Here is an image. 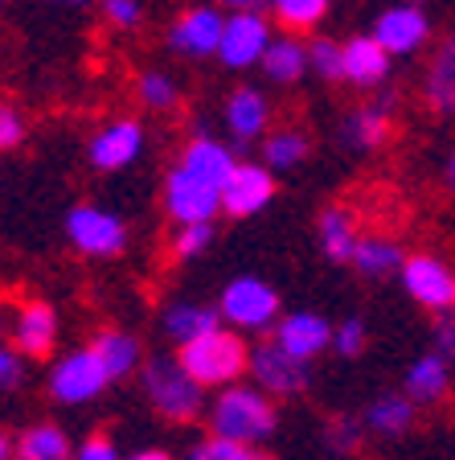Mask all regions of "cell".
I'll return each instance as SVG.
<instances>
[{"mask_svg":"<svg viewBox=\"0 0 455 460\" xmlns=\"http://www.w3.org/2000/svg\"><path fill=\"white\" fill-rule=\"evenodd\" d=\"M279 428V407L255 383L222 386L209 402V436H226L238 444H267Z\"/></svg>","mask_w":455,"mask_h":460,"instance_id":"obj_1","label":"cell"},{"mask_svg":"<svg viewBox=\"0 0 455 460\" xmlns=\"http://www.w3.org/2000/svg\"><path fill=\"white\" fill-rule=\"evenodd\" d=\"M177 358L206 391L209 386H214V391L234 386V383H242V374H250L247 337L238 333V329H222V325L193 337L189 345H177Z\"/></svg>","mask_w":455,"mask_h":460,"instance_id":"obj_2","label":"cell"},{"mask_svg":"<svg viewBox=\"0 0 455 460\" xmlns=\"http://www.w3.org/2000/svg\"><path fill=\"white\" fill-rule=\"evenodd\" d=\"M140 391L169 423H193L206 411V386L180 366V358H148L140 366Z\"/></svg>","mask_w":455,"mask_h":460,"instance_id":"obj_3","label":"cell"},{"mask_svg":"<svg viewBox=\"0 0 455 460\" xmlns=\"http://www.w3.org/2000/svg\"><path fill=\"white\" fill-rule=\"evenodd\" d=\"M218 313L238 333H276L279 316H284V305H279V292L267 284V279L238 276L222 288Z\"/></svg>","mask_w":455,"mask_h":460,"instance_id":"obj_4","label":"cell"},{"mask_svg":"<svg viewBox=\"0 0 455 460\" xmlns=\"http://www.w3.org/2000/svg\"><path fill=\"white\" fill-rule=\"evenodd\" d=\"M66 239L78 255L86 259H119L132 243V230L107 206H95V201H83L66 214Z\"/></svg>","mask_w":455,"mask_h":460,"instance_id":"obj_5","label":"cell"},{"mask_svg":"<svg viewBox=\"0 0 455 460\" xmlns=\"http://www.w3.org/2000/svg\"><path fill=\"white\" fill-rule=\"evenodd\" d=\"M107 386H111V374H107V366L99 362V354L91 345L62 354L49 366V378H46L49 399L62 402V407H86V402L103 399Z\"/></svg>","mask_w":455,"mask_h":460,"instance_id":"obj_6","label":"cell"},{"mask_svg":"<svg viewBox=\"0 0 455 460\" xmlns=\"http://www.w3.org/2000/svg\"><path fill=\"white\" fill-rule=\"evenodd\" d=\"M398 279L418 308H427V313H455V268L443 255H431V251L407 255Z\"/></svg>","mask_w":455,"mask_h":460,"instance_id":"obj_7","label":"cell"},{"mask_svg":"<svg viewBox=\"0 0 455 460\" xmlns=\"http://www.w3.org/2000/svg\"><path fill=\"white\" fill-rule=\"evenodd\" d=\"M164 214L172 218V226L214 222L222 214V190L193 177L185 164H172L164 172Z\"/></svg>","mask_w":455,"mask_h":460,"instance_id":"obj_8","label":"cell"},{"mask_svg":"<svg viewBox=\"0 0 455 460\" xmlns=\"http://www.w3.org/2000/svg\"><path fill=\"white\" fill-rule=\"evenodd\" d=\"M250 378L258 391H267L271 399H300L312 383V362H300L271 337V341L250 349Z\"/></svg>","mask_w":455,"mask_h":460,"instance_id":"obj_9","label":"cell"},{"mask_svg":"<svg viewBox=\"0 0 455 460\" xmlns=\"http://www.w3.org/2000/svg\"><path fill=\"white\" fill-rule=\"evenodd\" d=\"M222 33H226V13L218 4H193L169 25V49L185 62H201V58H218Z\"/></svg>","mask_w":455,"mask_h":460,"instance_id":"obj_10","label":"cell"},{"mask_svg":"<svg viewBox=\"0 0 455 460\" xmlns=\"http://www.w3.org/2000/svg\"><path fill=\"white\" fill-rule=\"evenodd\" d=\"M144 144H148V132H144L140 119L119 115V119H107V124L91 136L86 161H91L95 172H124L144 156Z\"/></svg>","mask_w":455,"mask_h":460,"instance_id":"obj_11","label":"cell"},{"mask_svg":"<svg viewBox=\"0 0 455 460\" xmlns=\"http://www.w3.org/2000/svg\"><path fill=\"white\" fill-rule=\"evenodd\" d=\"M271 21L263 17V9L247 13H226V33H222L218 62L226 70H250L263 62L267 46H271Z\"/></svg>","mask_w":455,"mask_h":460,"instance_id":"obj_12","label":"cell"},{"mask_svg":"<svg viewBox=\"0 0 455 460\" xmlns=\"http://www.w3.org/2000/svg\"><path fill=\"white\" fill-rule=\"evenodd\" d=\"M276 201V172L258 161H238L222 190V214L230 218H255Z\"/></svg>","mask_w":455,"mask_h":460,"instance_id":"obj_13","label":"cell"},{"mask_svg":"<svg viewBox=\"0 0 455 460\" xmlns=\"http://www.w3.org/2000/svg\"><path fill=\"white\" fill-rule=\"evenodd\" d=\"M370 33L389 49V58H407V54H418L431 41V17L423 4L407 0V4H394V9L381 13Z\"/></svg>","mask_w":455,"mask_h":460,"instance_id":"obj_14","label":"cell"},{"mask_svg":"<svg viewBox=\"0 0 455 460\" xmlns=\"http://www.w3.org/2000/svg\"><path fill=\"white\" fill-rule=\"evenodd\" d=\"M57 308L49 300H25V305L13 313V345H17L25 358H49L57 345Z\"/></svg>","mask_w":455,"mask_h":460,"instance_id":"obj_15","label":"cell"},{"mask_svg":"<svg viewBox=\"0 0 455 460\" xmlns=\"http://www.w3.org/2000/svg\"><path fill=\"white\" fill-rule=\"evenodd\" d=\"M389 62H394L389 49L373 33H357L341 46V83L357 86V91H373L389 78Z\"/></svg>","mask_w":455,"mask_h":460,"instance_id":"obj_16","label":"cell"},{"mask_svg":"<svg viewBox=\"0 0 455 460\" xmlns=\"http://www.w3.org/2000/svg\"><path fill=\"white\" fill-rule=\"evenodd\" d=\"M222 119H226V132L234 144H255L271 128V103L258 86H238V91H230Z\"/></svg>","mask_w":455,"mask_h":460,"instance_id":"obj_17","label":"cell"},{"mask_svg":"<svg viewBox=\"0 0 455 460\" xmlns=\"http://www.w3.org/2000/svg\"><path fill=\"white\" fill-rule=\"evenodd\" d=\"M177 164H185L193 177H201V181L226 190V181H230V172H234L238 156H234V148H230V144L214 140L206 128H197V136H189V144L180 148Z\"/></svg>","mask_w":455,"mask_h":460,"instance_id":"obj_18","label":"cell"},{"mask_svg":"<svg viewBox=\"0 0 455 460\" xmlns=\"http://www.w3.org/2000/svg\"><path fill=\"white\" fill-rule=\"evenodd\" d=\"M418 420V402L410 399L407 391H386L361 411V423H365V436L373 440H402L410 436Z\"/></svg>","mask_w":455,"mask_h":460,"instance_id":"obj_19","label":"cell"},{"mask_svg":"<svg viewBox=\"0 0 455 460\" xmlns=\"http://www.w3.org/2000/svg\"><path fill=\"white\" fill-rule=\"evenodd\" d=\"M276 341L284 345L292 358L312 362V358H320L324 349H332V325L320 313H287V316H279Z\"/></svg>","mask_w":455,"mask_h":460,"instance_id":"obj_20","label":"cell"},{"mask_svg":"<svg viewBox=\"0 0 455 460\" xmlns=\"http://www.w3.org/2000/svg\"><path fill=\"white\" fill-rule=\"evenodd\" d=\"M423 99L435 115L455 119V33H447L431 54V66L423 75Z\"/></svg>","mask_w":455,"mask_h":460,"instance_id":"obj_21","label":"cell"},{"mask_svg":"<svg viewBox=\"0 0 455 460\" xmlns=\"http://www.w3.org/2000/svg\"><path fill=\"white\" fill-rule=\"evenodd\" d=\"M91 349L99 354V362L107 366V374H111V383H119V378H132V374H140L144 366V345L136 333H127V329H99L95 337H91Z\"/></svg>","mask_w":455,"mask_h":460,"instance_id":"obj_22","label":"cell"},{"mask_svg":"<svg viewBox=\"0 0 455 460\" xmlns=\"http://www.w3.org/2000/svg\"><path fill=\"white\" fill-rule=\"evenodd\" d=\"M394 124H389V107L386 103H361L353 107L341 119V144L353 148V153H373L389 140Z\"/></svg>","mask_w":455,"mask_h":460,"instance_id":"obj_23","label":"cell"},{"mask_svg":"<svg viewBox=\"0 0 455 460\" xmlns=\"http://www.w3.org/2000/svg\"><path fill=\"white\" fill-rule=\"evenodd\" d=\"M402 391L418 402V407H431V402H443L451 391V362L443 354H423L407 366V378H402Z\"/></svg>","mask_w":455,"mask_h":460,"instance_id":"obj_24","label":"cell"},{"mask_svg":"<svg viewBox=\"0 0 455 460\" xmlns=\"http://www.w3.org/2000/svg\"><path fill=\"white\" fill-rule=\"evenodd\" d=\"M316 239H320V251L332 263H353V251L361 243L357 214L349 206H324L320 218H316Z\"/></svg>","mask_w":455,"mask_h":460,"instance_id":"obj_25","label":"cell"},{"mask_svg":"<svg viewBox=\"0 0 455 460\" xmlns=\"http://www.w3.org/2000/svg\"><path fill=\"white\" fill-rule=\"evenodd\" d=\"M258 66H263L267 83L295 86L303 75H312V66H308V41H300L295 33H276Z\"/></svg>","mask_w":455,"mask_h":460,"instance_id":"obj_26","label":"cell"},{"mask_svg":"<svg viewBox=\"0 0 455 460\" xmlns=\"http://www.w3.org/2000/svg\"><path fill=\"white\" fill-rule=\"evenodd\" d=\"M402 263H407V251L394 239H386V234H361L349 268H357V276H365V279H389L402 271Z\"/></svg>","mask_w":455,"mask_h":460,"instance_id":"obj_27","label":"cell"},{"mask_svg":"<svg viewBox=\"0 0 455 460\" xmlns=\"http://www.w3.org/2000/svg\"><path fill=\"white\" fill-rule=\"evenodd\" d=\"M161 325H164V333H169L177 345H189L193 337L209 333V329H218L222 325V313H218V308H209V305H197V300H172V305L164 308Z\"/></svg>","mask_w":455,"mask_h":460,"instance_id":"obj_28","label":"cell"},{"mask_svg":"<svg viewBox=\"0 0 455 460\" xmlns=\"http://www.w3.org/2000/svg\"><path fill=\"white\" fill-rule=\"evenodd\" d=\"M308 153H312V140H308V132H300V128H279V132L263 136V164L271 172L300 169V164L308 161Z\"/></svg>","mask_w":455,"mask_h":460,"instance_id":"obj_29","label":"cell"},{"mask_svg":"<svg viewBox=\"0 0 455 460\" xmlns=\"http://www.w3.org/2000/svg\"><path fill=\"white\" fill-rule=\"evenodd\" d=\"M70 436L57 423H33L17 436V460H70Z\"/></svg>","mask_w":455,"mask_h":460,"instance_id":"obj_30","label":"cell"},{"mask_svg":"<svg viewBox=\"0 0 455 460\" xmlns=\"http://www.w3.org/2000/svg\"><path fill=\"white\" fill-rule=\"evenodd\" d=\"M332 0H267V9L284 33H308L324 21Z\"/></svg>","mask_w":455,"mask_h":460,"instance_id":"obj_31","label":"cell"},{"mask_svg":"<svg viewBox=\"0 0 455 460\" xmlns=\"http://www.w3.org/2000/svg\"><path fill=\"white\" fill-rule=\"evenodd\" d=\"M136 99H140L148 111H172L180 103V83L169 70H144L136 78Z\"/></svg>","mask_w":455,"mask_h":460,"instance_id":"obj_32","label":"cell"},{"mask_svg":"<svg viewBox=\"0 0 455 460\" xmlns=\"http://www.w3.org/2000/svg\"><path fill=\"white\" fill-rule=\"evenodd\" d=\"M214 222H193V226H177L172 230V243H169V251H172V259L177 263H193L197 255H206L209 247H214Z\"/></svg>","mask_w":455,"mask_h":460,"instance_id":"obj_33","label":"cell"},{"mask_svg":"<svg viewBox=\"0 0 455 460\" xmlns=\"http://www.w3.org/2000/svg\"><path fill=\"white\" fill-rule=\"evenodd\" d=\"M324 440H328L332 452H341V456H353V452L365 444V423L357 415H337V420L324 428Z\"/></svg>","mask_w":455,"mask_h":460,"instance_id":"obj_34","label":"cell"},{"mask_svg":"<svg viewBox=\"0 0 455 460\" xmlns=\"http://www.w3.org/2000/svg\"><path fill=\"white\" fill-rule=\"evenodd\" d=\"M308 66L324 83H341V41H332V38L308 41Z\"/></svg>","mask_w":455,"mask_h":460,"instance_id":"obj_35","label":"cell"},{"mask_svg":"<svg viewBox=\"0 0 455 460\" xmlns=\"http://www.w3.org/2000/svg\"><path fill=\"white\" fill-rule=\"evenodd\" d=\"M103 4V21L119 33H136L144 25V4L140 0H99Z\"/></svg>","mask_w":455,"mask_h":460,"instance_id":"obj_36","label":"cell"},{"mask_svg":"<svg viewBox=\"0 0 455 460\" xmlns=\"http://www.w3.org/2000/svg\"><path fill=\"white\" fill-rule=\"evenodd\" d=\"M29 362L13 341H0V391H21L25 386Z\"/></svg>","mask_w":455,"mask_h":460,"instance_id":"obj_37","label":"cell"},{"mask_svg":"<svg viewBox=\"0 0 455 460\" xmlns=\"http://www.w3.org/2000/svg\"><path fill=\"white\" fill-rule=\"evenodd\" d=\"M332 349L341 358H357L365 349V321L361 316H349L341 325H332Z\"/></svg>","mask_w":455,"mask_h":460,"instance_id":"obj_38","label":"cell"},{"mask_svg":"<svg viewBox=\"0 0 455 460\" xmlns=\"http://www.w3.org/2000/svg\"><path fill=\"white\" fill-rule=\"evenodd\" d=\"M25 140V115L13 103H0V153H9Z\"/></svg>","mask_w":455,"mask_h":460,"instance_id":"obj_39","label":"cell"},{"mask_svg":"<svg viewBox=\"0 0 455 460\" xmlns=\"http://www.w3.org/2000/svg\"><path fill=\"white\" fill-rule=\"evenodd\" d=\"M70 460H124V456H119V448H115L111 436H86Z\"/></svg>","mask_w":455,"mask_h":460,"instance_id":"obj_40","label":"cell"},{"mask_svg":"<svg viewBox=\"0 0 455 460\" xmlns=\"http://www.w3.org/2000/svg\"><path fill=\"white\" fill-rule=\"evenodd\" d=\"M435 354H443L447 362H455V316H451V313H439V325H435Z\"/></svg>","mask_w":455,"mask_h":460,"instance_id":"obj_41","label":"cell"},{"mask_svg":"<svg viewBox=\"0 0 455 460\" xmlns=\"http://www.w3.org/2000/svg\"><path fill=\"white\" fill-rule=\"evenodd\" d=\"M230 460H271V456L263 452V444H234Z\"/></svg>","mask_w":455,"mask_h":460,"instance_id":"obj_42","label":"cell"},{"mask_svg":"<svg viewBox=\"0 0 455 460\" xmlns=\"http://www.w3.org/2000/svg\"><path fill=\"white\" fill-rule=\"evenodd\" d=\"M267 0H222V9L226 13H247V9H263Z\"/></svg>","mask_w":455,"mask_h":460,"instance_id":"obj_43","label":"cell"},{"mask_svg":"<svg viewBox=\"0 0 455 460\" xmlns=\"http://www.w3.org/2000/svg\"><path fill=\"white\" fill-rule=\"evenodd\" d=\"M0 460H17V436L0 431Z\"/></svg>","mask_w":455,"mask_h":460,"instance_id":"obj_44","label":"cell"},{"mask_svg":"<svg viewBox=\"0 0 455 460\" xmlns=\"http://www.w3.org/2000/svg\"><path fill=\"white\" fill-rule=\"evenodd\" d=\"M127 460H177L172 452H164V448H140V452H132Z\"/></svg>","mask_w":455,"mask_h":460,"instance_id":"obj_45","label":"cell"},{"mask_svg":"<svg viewBox=\"0 0 455 460\" xmlns=\"http://www.w3.org/2000/svg\"><path fill=\"white\" fill-rule=\"evenodd\" d=\"M46 4H57V9H86L91 0H46Z\"/></svg>","mask_w":455,"mask_h":460,"instance_id":"obj_46","label":"cell"},{"mask_svg":"<svg viewBox=\"0 0 455 460\" xmlns=\"http://www.w3.org/2000/svg\"><path fill=\"white\" fill-rule=\"evenodd\" d=\"M447 185H451V190H455V153L447 156Z\"/></svg>","mask_w":455,"mask_h":460,"instance_id":"obj_47","label":"cell"},{"mask_svg":"<svg viewBox=\"0 0 455 460\" xmlns=\"http://www.w3.org/2000/svg\"><path fill=\"white\" fill-rule=\"evenodd\" d=\"M4 9H9V0H0V13H4Z\"/></svg>","mask_w":455,"mask_h":460,"instance_id":"obj_48","label":"cell"}]
</instances>
